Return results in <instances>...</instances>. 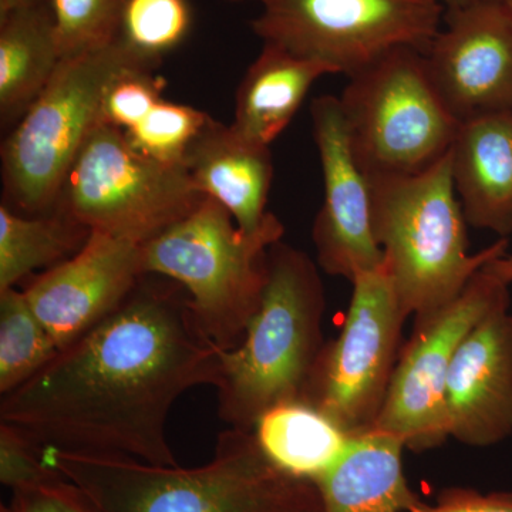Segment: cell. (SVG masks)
I'll list each match as a JSON object with an SVG mask.
<instances>
[{
  "instance_id": "6da1fadb",
  "label": "cell",
  "mask_w": 512,
  "mask_h": 512,
  "mask_svg": "<svg viewBox=\"0 0 512 512\" xmlns=\"http://www.w3.org/2000/svg\"><path fill=\"white\" fill-rule=\"evenodd\" d=\"M144 278L99 325L3 394L0 423L42 448L178 466L168 414L192 387H218L221 349L202 332L183 286Z\"/></svg>"
},
{
  "instance_id": "f1b7e54d",
  "label": "cell",
  "mask_w": 512,
  "mask_h": 512,
  "mask_svg": "<svg viewBox=\"0 0 512 512\" xmlns=\"http://www.w3.org/2000/svg\"><path fill=\"white\" fill-rule=\"evenodd\" d=\"M0 512H103L90 495L69 478L56 474L12 491Z\"/></svg>"
},
{
  "instance_id": "e0dca14e",
  "label": "cell",
  "mask_w": 512,
  "mask_h": 512,
  "mask_svg": "<svg viewBox=\"0 0 512 512\" xmlns=\"http://www.w3.org/2000/svg\"><path fill=\"white\" fill-rule=\"evenodd\" d=\"M451 174L467 224L512 234V111L461 123L450 148Z\"/></svg>"
},
{
  "instance_id": "8fae6325",
  "label": "cell",
  "mask_w": 512,
  "mask_h": 512,
  "mask_svg": "<svg viewBox=\"0 0 512 512\" xmlns=\"http://www.w3.org/2000/svg\"><path fill=\"white\" fill-rule=\"evenodd\" d=\"M508 284L483 268L453 302L414 318L412 336L400 352L389 392L370 431L390 434L413 453L450 439L446 389L451 363L471 329L501 306H510Z\"/></svg>"
},
{
  "instance_id": "ffe728a7",
  "label": "cell",
  "mask_w": 512,
  "mask_h": 512,
  "mask_svg": "<svg viewBox=\"0 0 512 512\" xmlns=\"http://www.w3.org/2000/svg\"><path fill=\"white\" fill-rule=\"evenodd\" d=\"M62 62L55 20L45 0L0 16V116L22 117Z\"/></svg>"
},
{
  "instance_id": "484cf974",
  "label": "cell",
  "mask_w": 512,
  "mask_h": 512,
  "mask_svg": "<svg viewBox=\"0 0 512 512\" xmlns=\"http://www.w3.org/2000/svg\"><path fill=\"white\" fill-rule=\"evenodd\" d=\"M188 0H128L120 37L141 55L163 60L190 32Z\"/></svg>"
},
{
  "instance_id": "cb8c5ba5",
  "label": "cell",
  "mask_w": 512,
  "mask_h": 512,
  "mask_svg": "<svg viewBox=\"0 0 512 512\" xmlns=\"http://www.w3.org/2000/svg\"><path fill=\"white\" fill-rule=\"evenodd\" d=\"M210 119L205 111L163 99L140 123L123 133L128 144L141 156L157 163L184 167L188 150Z\"/></svg>"
},
{
  "instance_id": "4fadbf2b",
  "label": "cell",
  "mask_w": 512,
  "mask_h": 512,
  "mask_svg": "<svg viewBox=\"0 0 512 512\" xmlns=\"http://www.w3.org/2000/svg\"><path fill=\"white\" fill-rule=\"evenodd\" d=\"M311 119L323 174V204L312 228L316 259L326 274L352 282L383 264L373 229L372 184L353 151L339 97H316Z\"/></svg>"
},
{
  "instance_id": "83f0119b",
  "label": "cell",
  "mask_w": 512,
  "mask_h": 512,
  "mask_svg": "<svg viewBox=\"0 0 512 512\" xmlns=\"http://www.w3.org/2000/svg\"><path fill=\"white\" fill-rule=\"evenodd\" d=\"M59 474L47 466L43 448L18 427L0 423V481L10 490L40 483Z\"/></svg>"
},
{
  "instance_id": "5b68a950",
  "label": "cell",
  "mask_w": 512,
  "mask_h": 512,
  "mask_svg": "<svg viewBox=\"0 0 512 512\" xmlns=\"http://www.w3.org/2000/svg\"><path fill=\"white\" fill-rule=\"evenodd\" d=\"M284 234L274 212L249 232L238 227L224 205L207 197L141 247L143 271L183 286L202 332L218 349L231 350L244 339L261 302L269 248Z\"/></svg>"
},
{
  "instance_id": "44dd1931",
  "label": "cell",
  "mask_w": 512,
  "mask_h": 512,
  "mask_svg": "<svg viewBox=\"0 0 512 512\" xmlns=\"http://www.w3.org/2000/svg\"><path fill=\"white\" fill-rule=\"evenodd\" d=\"M254 434L272 463L292 476L316 480L342 456L352 436L311 404H278L256 421Z\"/></svg>"
},
{
  "instance_id": "4dcf8cb0",
  "label": "cell",
  "mask_w": 512,
  "mask_h": 512,
  "mask_svg": "<svg viewBox=\"0 0 512 512\" xmlns=\"http://www.w3.org/2000/svg\"><path fill=\"white\" fill-rule=\"evenodd\" d=\"M491 274L500 278L505 284H512V255H504L501 258L494 259L484 266Z\"/></svg>"
},
{
  "instance_id": "3957f363",
  "label": "cell",
  "mask_w": 512,
  "mask_h": 512,
  "mask_svg": "<svg viewBox=\"0 0 512 512\" xmlns=\"http://www.w3.org/2000/svg\"><path fill=\"white\" fill-rule=\"evenodd\" d=\"M318 266L285 242L269 248L264 292L244 339L221 350L218 413L229 427L254 430L272 407L302 402L326 343V293Z\"/></svg>"
},
{
  "instance_id": "9a60e30c",
  "label": "cell",
  "mask_w": 512,
  "mask_h": 512,
  "mask_svg": "<svg viewBox=\"0 0 512 512\" xmlns=\"http://www.w3.org/2000/svg\"><path fill=\"white\" fill-rule=\"evenodd\" d=\"M450 439L491 447L512 436V315L501 306L458 346L446 389Z\"/></svg>"
},
{
  "instance_id": "2e32d148",
  "label": "cell",
  "mask_w": 512,
  "mask_h": 512,
  "mask_svg": "<svg viewBox=\"0 0 512 512\" xmlns=\"http://www.w3.org/2000/svg\"><path fill=\"white\" fill-rule=\"evenodd\" d=\"M184 167L198 190L224 205L239 228L254 232L262 227L274 180L271 148L211 117L188 150Z\"/></svg>"
},
{
  "instance_id": "52a82bcc",
  "label": "cell",
  "mask_w": 512,
  "mask_h": 512,
  "mask_svg": "<svg viewBox=\"0 0 512 512\" xmlns=\"http://www.w3.org/2000/svg\"><path fill=\"white\" fill-rule=\"evenodd\" d=\"M339 99L353 151L369 178L429 170L450 151L460 127L414 47H396L349 77Z\"/></svg>"
},
{
  "instance_id": "30bf717a",
  "label": "cell",
  "mask_w": 512,
  "mask_h": 512,
  "mask_svg": "<svg viewBox=\"0 0 512 512\" xmlns=\"http://www.w3.org/2000/svg\"><path fill=\"white\" fill-rule=\"evenodd\" d=\"M336 339L325 343L303 394L350 436L367 433L382 410L410 318L384 265L362 272Z\"/></svg>"
},
{
  "instance_id": "8992f818",
  "label": "cell",
  "mask_w": 512,
  "mask_h": 512,
  "mask_svg": "<svg viewBox=\"0 0 512 512\" xmlns=\"http://www.w3.org/2000/svg\"><path fill=\"white\" fill-rule=\"evenodd\" d=\"M151 59L121 37L110 45L66 57L18 127L3 144V181L9 201L29 214L52 207L70 168L103 123V104L124 74L157 70Z\"/></svg>"
},
{
  "instance_id": "ac0fdd59",
  "label": "cell",
  "mask_w": 512,
  "mask_h": 512,
  "mask_svg": "<svg viewBox=\"0 0 512 512\" xmlns=\"http://www.w3.org/2000/svg\"><path fill=\"white\" fill-rule=\"evenodd\" d=\"M404 444L379 431L352 436L339 460L315 481L319 512H410L419 495L403 471Z\"/></svg>"
},
{
  "instance_id": "4316f807",
  "label": "cell",
  "mask_w": 512,
  "mask_h": 512,
  "mask_svg": "<svg viewBox=\"0 0 512 512\" xmlns=\"http://www.w3.org/2000/svg\"><path fill=\"white\" fill-rule=\"evenodd\" d=\"M156 70H136L120 77L106 94L103 123L126 131L136 126L163 100L165 82Z\"/></svg>"
},
{
  "instance_id": "f546056e",
  "label": "cell",
  "mask_w": 512,
  "mask_h": 512,
  "mask_svg": "<svg viewBox=\"0 0 512 512\" xmlns=\"http://www.w3.org/2000/svg\"><path fill=\"white\" fill-rule=\"evenodd\" d=\"M410 512H512V493L483 494L473 488H446L433 504L420 500Z\"/></svg>"
},
{
  "instance_id": "7c38bea8",
  "label": "cell",
  "mask_w": 512,
  "mask_h": 512,
  "mask_svg": "<svg viewBox=\"0 0 512 512\" xmlns=\"http://www.w3.org/2000/svg\"><path fill=\"white\" fill-rule=\"evenodd\" d=\"M424 63L458 121L512 111V16L504 0L447 9Z\"/></svg>"
},
{
  "instance_id": "7402d4cb",
  "label": "cell",
  "mask_w": 512,
  "mask_h": 512,
  "mask_svg": "<svg viewBox=\"0 0 512 512\" xmlns=\"http://www.w3.org/2000/svg\"><path fill=\"white\" fill-rule=\"evenodd\" d=\"M90 231L63 211L25 217L0 205V292L39 268L59 265L76 254Z\"/></svg>"
},
{
  "instance_id": "277c9868",
  "label": "cell",
  "mask_w": 512,
  "mask_h": 512,
  "mask_svg": "<svg viewBox=\"0 0 512 512\" xmlns=\"http://www.w3.org/2000/svg\"><path fill=\"white\" fill-rule=\"evenodd\" d=\"M369 180L376 241L407 315L439 311L488 262L507 255L508 238L468 254L467 220L454 188L450 151L423 173Z\"/></svg>"
},
{
  "instance_id": "d4e9b609",
  "label": "cell",
  "mask_w": 512,
  "mask_h": 512,
  "mask_svg": "<svg viewBox=\"0 0 512 512\" xmlns=\"http://www.w3.org/2000/svg\"><path fill=\"white\" fill-rule=\"evenodd\" d=\"M128 0H49L62 59L119 39Z\"/></svg>"
},
{
  "instance_id": "ba28073f",
  "label": "cell",
  "mask_w": 512,
  "mask_h": 512,
  "mask_svg": "<svg viewBox=\"0 0 512 512\" xmlns=\"http://www.w3.org/2000/svg\"><path fill=\"white\" fill-rule=\"evenodd\" d=\"M261 8L251 29L264 45L325 63L348 77L396 47L426 53L446 9L434 0H227Z\"/></svg>"
},
{
  "instance_id": "603a6c76",
  "label": "cell",
  "mask_w": 512,
  "mask_h": 512,
  "mask_svg": "<svg viewBox=\"0 0 512 512\" xmlns=\"http://www.w3.org/2000/svg\"><path fill=\"white\" fill-rule=\"evenodd\" d=\"M59 352L55 340L30 308L25 292H0V394L32 379Z\"/></svg>"
},
{
  "instance_id": "5bb4252c",
  "label": "cell",
  "mask_w": 512,
  "mask_h": 512,
  "mask_svg": "<svg viewBox=\"0 0 512 512\" xmlns=\"http://www.w3.org/2000/svg\"><path fill=\"white\" fill-rule=\"evenodd\" d=\"M141 247L93 229L76 254L23 291L59 350L99 325L137 288L146 276Z\"/></svg>"
},
{
  "instance_id": "9c48e42d",
  "label": "cell",
  "mask_w": 512,
  "mask_h": 512,
  "mask_svg": "<svg viewBox=\"0 0 512 512\" xmlns=\"http://www.w3.org/2000/svg\"><path fill=\"white\" fill-rule=\"evenodd\" d=\"M205 198L185 167L141 156L123 131L101 124L70 168L60 211L89 231L144 245Z\"/></svg>"
},
{
  "instance_id": "836d02e7",
  "label": "cell",
  "mask_w": 512,
  "mask_h": 512,
  "mask_svg": "<svg viewBox=\"0 0 512 512\" xmlns=\"http://www.w3.org/2000/svg\"><path fill=\"white\" fill-rule=\"evenodd\" d=\"M505 5H507L508 10H510L512 16V0H504Z\"/></svg>"
},
{
  "instance_id": "7a4b0ae2",
  "label": "cell",
  "mask_w": 512,
  "mask_h": 512,
  "mask_svg": "<svg viewBox=\"0 0 512 512\" xmlns=\"http://www.w3.org/2000/svg\"><path fill=\"white\" fill-rule=\"evenodd\" d=\"M43 458L103 512H319L322 505L318 485L272 463L252 430L221 433L210 463L197 468L55 447L43 448Z\"/></svg>"
},
{
  "instance_id": "1f68e13d",
  "label": "cell",
  "mask_w": 512,
  "mask_h": 512,
  "mask_svg": "<svg viewBox=\"0 0 512 512\" xmlns=\"http://www.w3.org/2000/svg\"><path fill=\"white\" fill-rule=\"evenodd\" d=\"M439 3L444 9H457L464 8V6L476 5L481 2H493V0H434Z\"/></svg>"
},
{
  "instance_id": "d6986e66",
  "label": "cell",
  "mask_w": 512,
  "mask_h": 512,
  "mask_svg": "<svg viewBox=\"0 0 512 512\" xmlns=\"http://www.w3.org/2000/svg\"><path fill=\"white\" fill-rule=\"evenodd\" d=\"M325 74L335 73L325 63L264 45L238 86L232 128L252 143L271 147L298 113L312 84Z\"/></svg>"
},
{
  "instance_id": "d6a6232c",
  "label": "cell",
  "mask_w": 512,
  "mask_h": 512,
  "mask_svg": "<svg viewBox=\"0 0 512 512\" xmlns=\"http://www.w3.org/2000/svg\"><path fill=\"white\" fill-rule=\"evenodd\" d=\"M35 2H39V0H0V16L6 15L10 10Z\"/></svg>"
}]
</instances>
